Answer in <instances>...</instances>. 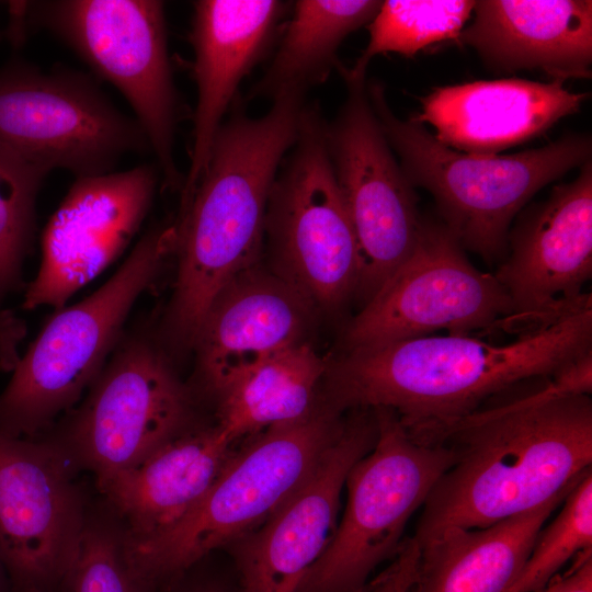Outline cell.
Wrapping results in <instances>:
<instances>
[{
  "mask_svg": "<svg viewBox=\"0 0 592 592\" xmlns=\"http://www.w3.org/2000/svg\"><path fill=\"white\" fill-rule=\"evenodd\" d=\"M64 582L68 592H148L150 588L130 561L126 534L87 524Z\"/></svg>",
  "mask_w": 592,
  "mask_h": 592,
  "instance_id": "f1b7e54d",
  "label": "cell"
},
{
  "mask_svg": "<svg viewBox=\"0 0 592 592\" xmlns=\"http://www.w3.org/2000/svg\"><path fill=\"white\" fill-rule=\"evenodd\" d=\"M26 326L13 311L0 307V372H12L20 361L19 348Z\"/></svg>",
  "mask_w": 592,
  "mask_h": 592,
  "instance_id": "4dcf8cb0",
  "label": "cell"
},
{
  "mask_svg": "<svg viewBox=\"0 0 592 592\" xmlns=\"http://www.w3.org/2000/svg\"><path fill=\"white\" fill-rule=\"evenodd\" d=\"M592 352V301L494 344L425 335L343 351L328 363L325 400L339 411L388 409L414 434L447 425Z\"/></svg>",
  "mask_w": 592,
  "mask_h": 592,
  "instance_id": "7a4b0ae2",
  "label": "cell"
},
{
  "mask_svg": "<svg viewBox=\"0 0 592 592\" xmlns=\"http://www.w3.org/2000/svg\"><path fill=\"white\" fill-rule=\"evenodd\" d=\"M318 308L295 285L260 263L214 297L192 351L198 378L212 395L236 373L306 342Z\"/></svg>",
  "mask_w": 592,
  "mask_h": 592,
  "instance_id": "ac0fdd59",
  "label": "cell"
},
{
  "mask_svg": "<svg viewBox=\"0 0 592 592\" xmlns=\"http://www.w3.org/2000/svg\"><path fill=\"white\" fill-rule=\"evenodd\" d=\"M420 549L407 537L398 554L368 584L365 592H410L415 580Z\"/></svg>",
  "mask_w": 592,
  "mask_h": 592,
  "instance_id": "f546056e",
  "label": "cell"
},
{
  "mask_svg": "<svg viewBox=\"0 0 592 592\" xmlns=\"http://www.w3.org/2000/svg\"><path fill=\"white\" fill-rule=\"evenodd\" d=\"M563 81L481 80L434 89L413 121L430 124L443 145L471 155L496 152L544 134L578 112L588 93Z\"/></svg>",
  "mask_w": 592,
  "mask_h": 592,
  "instance_id": "ffe728a7",
  "label": "cell"
},
{
  "mask_svg": "<svg viewBox=\"0 0 592 592\" xmlns=\"http://www.w3.org/2000/svg\"><path fill=\"white\" fill-rule=\"evenodd\" d=\"M354 411L307 480L266 521L238 539L242 592H296L327 548L346 476L376 440L374 411Z\"/></svg>",
  "mask_w": 592,
  "mask_h": 592,
  "instance_id": "e0dca14e",
  "label": "cell"
},
{
  "mask_svg": "<svg viewBox=\"0 0 592 592\" xmlns=\"http://www.w3.org/2000/svg\"><path fill=\"white\" fill-rule=\"evenodd\" d=\"M512 312L493 274L471 264L441 223L423 218L409 258L363 305L343 335V351L432 335L500 330Z\"/></svg>",
  "mask_w": 592,
  "mask_h": 592,
  "instance_id": "4fadbf2b",
  "label": "cell"
},
{
  "mask_svg": "<svg viewBox=\"0 0 592 592\" xmlns=\"http://www.w3.org/2000/svg\"><path fill=\"white\" fill-rule=\"evenodd\" d=\"M157 183L152 164L77 178L43 231L42 261L22 307L61 309L102 273L139 230Z\"/></svg>",
  "mask_w": 592,
  "mask_h": 592,
  "instance_id": "2e32d148",
  "label": "cell"
},
{
  "mask_svg": "<svg viewBox=\"0 0 592 592\" xmlns=\"http://www.w3.org/2000/svg\"><path fill=\"white\" fill-rule=\"evenodd\" d=\"M561 496L481 528H449L419 546L410 592H505Z\"/></svg>",
  "mask_w": 592,
  "mask_h": 592,
  "instance_id": "603a6c76",
  "label": "cell"
},
{
  "mask_svg": "<svg viewBox=\"0 0 592 592\" xmlns=\"http://www.w3.org/2000/svg\"><path fill=\"white\" fill-rule=\"evenodd\" d=\"M57 444L0 426V559L11 592L64 582L86 526Z\"/></svg>",
  "mask_w": 592,
  "mask_h": 592,
  "instance_id": "9a60e30c",
  "label": "cell"
},
{
  "mask_svg": "<svg viewBox=\"0 0 592 592\" xmlns=\"http://www.w3.org/2000/svg\"><path fill=\"white\" fill-rule=\"evenodd\" d=\"M0 144L49 172H113L121 157L150 149L136 119L75 71L44 72L22 61L0 69Z\"/></svg>",
  "mask_w": 592,
  "mask_h": 592,
  "instance_id": "8fae6325",
  "label": "cell"
},
{
  "mask_svg": "<svg viewBox=\"0 0 592 592\" xmlns=\"http://www.w3.org/2000/svg\"><path fill=\"white\" fill-rule=\"evenodd\" d=\"M175 243V221L151 227L101 287L56 310L0 394L1 428L35 437L71 410L100 375L135 303L173 257Z\"/></svg>",
  "mask_w": 592,
  "mask_h": 592,
  "instance_id": "8992f818",
  "label": "cell"
},
{
  "mask_svg": "<svg viewBox=\"0 0 592 592\" xmlns=\"http://www.w3.org/2000/svg\"><path fill=\"white\" fill-rule=\"evenodd\" d=\"M345 421L325 400L297 420L251 435L184 517L150 538L127 537L137 572L151 585L260 526L307 480Z\"/></svg>",
  "mask_w": 592,
  "mask_h": 592,
  "instance_id": "5b68a950",
  "label": "cell"
},
{
  "mask_svg": "<svg viewBox=\"0 0 592 592\" xmlns=\"http://www.w3.org/2000/svg\"><path fill=\"white\" fill-rule=\"evenodd\" d=\"M337 69L346 96L326 124V143L357 246L355 295L365 304L412 253L423 218L373 110L366 76Z\"/></svg>",
  "mask_w": 592,
  "mask_h": 592,
  "instance_id": "7c38bea8",
  "label": "cell"
},
{
  "mask_svg": "<svg viewBox=\"0 0 592 592\" xmlns=\"http://www.w3.org/2000/svg\"><path fill=\"white\" fill-rule=\"evenodd\" d=\"M512 312L500 330L516 337L556 322L592 301L583 286L592 276V163L558 184L509 232L493 273Z\"/></svg>",
  "mask_w": 592,
  "mask_h": 592,
  "instance_id": "5bb4252c",
  "label": "cell"
},
{
  "mask_svg": "<svg viewBox=\"0 0 592 592\" xmlns=\"http://www.w3.org/2000/svg\"><path fill=\"white\" fill-rule=\"evenodd\" d=\"M49 173L0 144V307L21 285L35 231V203Z\"/></svg>",
  "mask_w": 592,
  "mask_h": 592,
  "instance_id": "4316f807",
  "label": "cell"
},
{
  "mask_svg": "<svg viewBox=\"0 0 592 592\" xmlns=\"http://www.w3.org/2000/svg\"><path fill=\"white\" fill-rule=\"evenodd\" d=\"M1 37H2V34H1V32H0V39H1Z\"/></svg>",
  "mask_w": 592,
  "mask_h": 592,
  "instance_id": "d590c367",
  "label": "cell"
},
{
  "mask_svg": "<svg viewBox=\"0 0 592 592\" xmlns=\"http://www.w3.org/2000/svg\"><path fill=\"white\" fill-rule=\"evenodd\" d=\"M8 583V576L0 559V592H7Z\"/></svg>",
  "mask_w": 592,
  "mask_h": 592,
  "instance_id": "836d02e7",
  "label": "cell"
},
{
  "mask_svg": "<svg viewBox=\"0 0 592 592\" xmlns=\"http://www.w3.org/2000/svg\"><path fill=\"white\" fill-rule=\"evenodd\" d=\"M458 41L502 71L540 69L563 81L591 78L592 1L480 0Z\"/></svg>",
  "mask_w": 592,
  "mask_h": 592,
  "instance_id": "7402d4cb",
  "label": "cell"
},
{
  "mask_svg": "<svg viewBox=\"0 0 592 592\" xmlns=\"http://www.w3.org/2000/svg\"><path fill=\"white\" fill-rule=\"evenodd\" d=\"M373 447L350 469L342 520L296 592H365L391 560L412 515L454 460L444 444L413 437L388 409H372Z\"/></svg>",
  "mask_w": 592,
  "mask_h": 592,
  "instance_id": "52a82bcc",
  "label": "cell"
},
{
  "mask_svg": "<svg viewBox=\"0 0 592 592\" xmlns=\"http://www.w3.org/2000/svg\"><path fill=\"white\" fill-rule=\"evenodd\" d=\"M374 0H298L273 59L251 98L271 101L296 95L305 98L314 86L326 81L340 65L337 52L344 38L378 11Z\"/></svg>",
  "mask_w": 592,
  "mask_h": 592,
  "instance_id": "d4e9b609",
  "label": "cell"
},
{
  "mask_svg": "<svg viewBox=\"0 0 592 592\" xmlns=\"http://www.w3.org/2000/svg\"><path fill=\"white\" fill-rule=\"evenodd\" d=\"M30 592H43V591H36V590H35V591H30Z\"/></svg>",
  "mask_w": 592,
  "mask_h": 592,
  "instance_id": "e575fe53",
  "label": "cell"
},
{
  "mask_svg": "<svg viewBox=\"0 0 592 592\" xmlns=\"http://www.w3.org/2000/svg\"><path fill=\"white\" fill-rule=\"evenodd\" d=\"M320 110L305 105L297 138L273 183L265 215L271 267L318 308L355 295L358 254L333 173Z\"/></svg>",
  "mask_w": 592,
  "mask_h": 592,
  "instance_id": "9c48e42d",
  "label": "cell"
},
{
  "mask_svg": "<svg viewBox=\"0 0 592 592\" xmlns=\"http://www.w3.org/2000/svg\"><path fill=\"white\" fill-rule=\"evenodd\" d=\"M9 24L5 31L8 39L14 47L23 44L29 29L26 19L27 1H10Z\"/></svg>",
  "mask_w": 592,
  "mask_h": 592,
  "instance_id": "d6a6232c",
  "label": "cell"
},
{
  "mask_svg": "<svg viewBox=\"0 0 592 592\" xmlns=\"http://www.w3.org/2000/svg\"><path fill=\"white\" fill-rule=\"evenodd\" d=\"M380 128L407 179L431 193L442 224L465 250L488 263L503 260L510 226L542 187L591 159V137L569 135L510 156L462 153L422 124L390 110L380 83H367Z\"/></svg>",
  "mask_w": 592,
  "mask_h": 592,
  "instance_id": "277c9868",
  "label": "cell"
},
{
  "mask_svg": "<svg viewBox=\"0 0 592 592\" xmlns=\"http://www.w3.org/2000/svg\"><path fill=\"white\" fill-rule=\"evenodd\" d=\"M539 592H592V549L577 556L568 571L557 574Z\"/></svg>",
  "mask_w": 592,
  "mask_h": 592,
  "instance_id": "1f68e13d",
  "label": "cell"
},
{
  "mask_svg": "<svg viewBox=\"0 0 592 592\" xmlns=\"http://www.w3.org/2000/svg\"><path fill=\"white\" fill-rule=\"evenodd\" d=\"M592 549V469L571 489L555 519L539 531L505 592H539L573 557Z\"/></svg>",
  "mask_w": 592,
  "mask_h": 592,
  "instance_id": "83f0119b",
  "label": "cell"
},
{
  "mask_svg": "<svg viewBox=\"0 0 592 592\" xmlns=\"http://www.w3.org/2000/svg\"><path fill=\"white\" fill-rule=\"evenodd\" d=\"M240 441L218 422L193 425L136 465L98 479V485L126 522L127 537L150 538L195 508Z\"/></svg>",
  "mask_w": 592,
  "mask_h": 592,
  "instance_id": "44dd1931",
  "label": "cell"
},
{
  "mask_svg": "<svg viewBox=\"0 0 592 592\" xmlns=\"http://www.w3.org/2000/svg\"><path fill=\"white\" fill-rule=\"evenodd\" d=\"M194 405L168 353L145 331L124 334L64 425L73 457L103 478L193 426Z\"/></svg>",
  "mask_w": 592,
  "mask_h": 592,
  "instance_id": "30bf717a",
  "label": "cell"
},
{
  "mask_svg": "<svg viewBox=\"0 0 592 592\" xmlns=\"http://www.w3.org/2000/svg\"><path fill=\"white\" fill-rule=\"evenodd\" d=\"M473 0H387L368 24L369 41L349 70L366 76L377 55L398 53L408 57L439 42L458 41L474 10Z\"/></svg>",
  "mask_w": 592,
  "mask_h": 592,
  "instance_id": "484cf974",
  "label": "cell"
},
{
  "mask_svg": "<svg viewBox=\"0 0 592 592\" xmlns=\"http://www.w3.org/2000/svg\"><path fill=\"white\" fill-rule=\"evenodd\" d=\"M193 8L190 42L197 100L181 206L190 200L203 174L215 136L241 81L283 29L289 4L277 0H200Z\"/></svg>",
  "mask_w": 592,
  "mask_h": 592,
  "instance_id": "d6986e66",
  "label": "cell"
},
{
  "mask_svg": "<svg viewBox=\"0 0 592 592\" xmlns=\"http://www.w3.org/2000/svg\"><path fill=\"white\" fill-rule=\"evenodd\" d=\"M305 105V98H280L259 117L236 107L220 125L203 174L174 220L177 274L158 332L163 348L192 350L217 293L260 263L270 193Z\"/></svg>",
  "mask_w": 592,
  "mask_h": 592,
  "instance_id": "3957f363",
  "label": "cell"
},
{
  "mask_svg": "<svg viewBox=\"0 0 592 592\" xmlns=\"http://www.w3.org/2000/svg\"><path fill=\"white\" fill-rule=\"evenodd\" d=\"M327 364L303 342L236 373L210 395L216 422L242 440L304 417L317 403Z\"/></svg>",
  "mask_w": 592,
  "mask_h": 592,
  "instance_id": "cb8c5ba5",
  "label": "cell"
},
{
  "mask_svg": "<svg viewBox=\"0 0 592 592\" xmlns=\"http://www.w3.org/2000/svg\"><path fill=\"white\" fill-rule=\"evenodd\" d=\"M563 367L525 394L411 434L454 455L425 499L418 546L449 528H481L568 494L592 469V399Z\"/></svg>",
  "mask_w": 592,
  "mask_h": 592,
  "instance_id": "6da1fadb",
  "label": "cell"
},
{
  "mask_svg": "<svg viewBox=\"0 0 592 592\" xmlns=\"http://www.w3.org/2000/svg\"><path fill=\"white\" fill-rule=\"evenodd\" d=\"M29 27L48 30L127 100L164 183L181 190L174 159L180 102L168 53L164 3L157 0L27 1Z\"/></svg>",
  "mask_w": 592,
  "mask_h": 592,
  "instance_id": "ba28073f",
  "label": "cell"
}]
</instances>
